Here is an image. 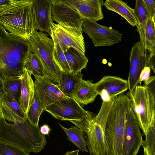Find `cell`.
Instances as JSON below:
<instances>
[{"label":"cell","instance_id":"obj_32","mask_svg":"<svg viewBox=\"0 0 155 155\" xmlns=\"http://www.w3.org/2000/svg\"><path fill=\"white\" fill-rule=\"evenodd\" d=\"M0 154L2 155H30L20 147L0 139Z\"/></svg>","mask_w":155,"mask_h":155},{"label":"cell","instance_id":"obj_1","mask_svg":"<svg viewBox=\"0 0 155 155\" xmlns=\"http://www.w3.org/2000/svg\"><path fill=\"white\" fill-rule=\"evenodd\" d=\"M31 51L29 41L8 32L0 23V75L21 76Z\"/></svg>","mask_w":155,"mask_h":155},{"label":"cell","instance_id":"obj_23","mask_svg":"<svg viewBox=\"0 0 155 155\" xmlns=\"http://www.w3.org/2000/svg\"><path fill=\"white\" fill-rule=\"evenodd\" d=\"M137 19L136 25L140 37L139 41L144 48L145 28L148 19L150 18L143 0H136L134 9Z\"/></svg>","mask_w":155,"mask_h":155},{"label":"cell","instance_id":"obj_4","mask_svg":"<svg viewBox=\"0 0 155 155\" xmlns=\"http://www.w3.org/2000/svg\"><path fill=\"white\" fill-rule=\"evenodd\" d=\"M130 107L124 93L114 99L108 115L105 128L110 155H123V145L126 116Z\"/></svg>","mask_w":155,"mask_h":155},{"label":"cell","instance_id":"obj_7","mask_svg":"<svg viewBox=\"0 0 155 155\" xmlns=\"http://www.w3.org/2000/svg\"><path fill=\"white\" fill-rule=\"evenodd\" d=\"M53 21L71 34L83 37L82 25L84 19L69 0H51Z\"/></svg>","mask_w":155,"mask_h":155},{"label":"cell","instance_id":"obj_12","mask_svg":"<svg viewBox=\"0 0 155 155\" xmlns=\"http://www.w3.org/2000/svg\"><path fill=\"white\" fill-rule=\"evenodd\" d=\"M94 85L98 95L105 101L114 99L128 88L127 80L117 76H105Z\"/></svg>","mask_w":155,"mask_h":155},{"label":"cell","instance_id":"obj_5","mask_svg":"<svg viewBox=\"0 0 155 155\" xmlns=\"http://www.w3.org/2000/svg\"><path fill=\"white\" fill-rule=\"evenodd\" d=\"M33 0H23L0 13V23L9 32L28 40L37 29Z\"/></svg>","mask_w":155,"mask_h":155},{"label":"cell","instance_id":"obj_34","mask_svg":"<svg viewBox=\"0 0 155 155\" xmlns=\"http://www.w3.org/2000/svg\"><path fill=\"white\" fill-rule=\"evenodd\" d=\"M23 0H0V13L9 7L21 2Z\"/></svg>","mask_w":155,"mask_h":155},{"label":"cell","instance_id":"obj_40","mask_svg":"<svg viewBox=\"0 0 155 155\" xmlns=\"http://www.w3.org/2000/svg\"><path fill=\"white\" fill-rule=\"evenodd\" d=\"M79 150H77L67 152L64 155H78Z\"/></svg>","mask_w":155,"mask_h":155},{"label":"cell","instance_id":"obj_18","mask_svg":"<svg viewBox=\"0 0 155 155\" xmlns=\"http://www.w3.org/2000/svg\"><path fill=\"white\" fill-rule=\"evenodd\" d=\"M84 19L97 22L104 16L103 0H69Z\"/></svg>","mask_w":155,"mask_h":155},{"label":"cell","instance_id":"obj_29","mask_svg":"<svg viewBox=\"0 0 155 155\" xmlns=\"http://www.w3.org/2000/svg\"><path fill=\"white\" fill-rule=\"evenodd\" d=\"M146 138L142 145L144 155H155V118L151 122Z\"/></svg>","mask_w":155,"mask_h":155},{"label":"cell","instance_id":"obj_19","mask_svg":"<svg viewBox=\"0 0 155 155\" xmlns=\"http://www.w3.org/2000/svg\"><path fill=\"white\" fill-rule=\"evenodd\" d=\"M34 100V82L31 74L25 67L21 80L19 103L21 108L26 114Z\"/></svg>","mask_w":155,"mask_h":155},{"label":"cell","instance_id":"obj_22","mask_svg":"<svg viewBox=\"0 0 155 155\" xmlns=\"http://www.w3.org/2000/svg\"><path fill=\"white\" fill-rule=\"evenodd\" d=\"M83 76L81 72L74 74L61 72L60 81L56 85L64 95L71 97L82 79Z\"/></svg>","mask_w":155,"mask_h":155},{"label":"cell","instance_id":"obj_9","mask_svg":"<svg viewBox=\"0 0 155 155\" xmlns=\"http://www.w3.org/2000/svg\"><path fill=\"white\" fill-rule=\"evenodd\" d=\"M44 111L56 119L71 122L91 119L94 117L91 112L84 110L73 98L67 97L49 105Z\"/></svg>","mask_w":155,"mask_h":155},{"label":"cell","instance_id":"obj_30","mask_svg":"<svg viewBox=\"0 0 155 155\" xmlns=\"http://www.w3.org/2000/svg\"><path fill=\"white\" fill-rule=\"evenodd\" d=\"M38 93L34 89V100L27 114V117L34 125L38 127L40 116L43 112Z\"/></svg>","mask_w":155,"mask_h":155},{"label":"cell","instance_id":"obj_25","mask_svg":"<svg viewBox=\"0 0 155 155\" xmlns=\"http://www.w3.org/2000/svg\"><path fill=\"white\" fill-rule=\"evenodd\" d=\"M58 124L65 132L68 139L79 150L82 152H89L86 147L87 143L83 132L81 129L76 125L72 126L68 128L60 124Z\"/></svg>","mask_w":155,"mask_h":155},{"label":"cell","instance_id":"obj_13","mask_svg":"<svg viewBox=\"0 0 155 155\" xmlns=\"http://www.w3.org/2000/svg\"><path fill=\"white\" fill-rule=\"evenodd\" d=\"M147 54L140 41L134 44L129 58L130 69L127 80L129 91H132L139 84L140 74L146 66Z\"/></svg>","mask_w":155,"mask_h":155},{"label":"cell","instance_id":"obj_15","mask_svg":"<svg viewBox=\"0 0 155 155\" xmlns=\"http://www.w3.org/2000/svg\"><path fill=\"white\" fill-rule=\"evenodd\" d=\"M34 89L37 91L43 111L49 105L67 96L55 84L45 77H34Z\"/></svg>","mask_w":155,"mask_h":155},{"label":"cell","instance_id":"obj_11","mask_svg":"<svg viewBox=\"0 0 155 155\" xmlns=\"http://www.w3.org/2000/svg\"><path fill=\"white\" fill-rule=\"evenodd\" d=\"M137 120L130 106L125 121L123 155H137L142 145V134Z\"/></svg>","mask_w":155,"mask_h":155},{"label":"cell","instance_id":"obj_20","mask_svg":"<svg viewBox=\"0 0 155 155\" xmlns=\"http://www.w3.org/2000/svg\"><path fill=\"white\" fill-rule=\"evenodd\" d=\"M97 95L94 83L91 81L82 79L71 97L83 107L94 102Z\"/></svg>","mask_w":155,"mask_h":155},{"label":"cell","instance_id":"obj_2","mask_svg":"<svg viewBox=\"0 0 155 155\" xmlns=\"http://www.w3.org/2000/svg\"><path fill=\"white\" fill-rule=\"evenodd\" d=\"M0 139L28 153L40 152L47 143L45 136L41 133L38 126L33 124L27 118L21 123H8L0 109Z\"/></svg>","mask_w":155,"mask_h":155},{"label":"cell","instance_id":"obj_10","mask_svg":"<svg viewBox=\"0 0 155 155\" xmlns=\"http://www.w3.org/2000/svg\"><path fill=\"white\" fill-rule=\"evenodd\" d=\"M83 31L91 39L94 47L110 46L120 42L122 34L111 26L107 27L97 22L84 19Z\"/></svg>","mask_w":155,"mask_h":155},{"label":"cell","instance_id":"obj_39","mask_svg":"<svg viewBox=\"0 0 155 155\" xmlns=\"http://www.w3.org/2000/svg\"><path fill=\"white\" fill-rule=\"evenodd\" d=\"M3 81L0 75V98L2 96L4 92Z\"/></svg>","mask_w":155,"mask_h":155},{"label":"cell","instance_id":"obj_16","mask_svg":"<svg viewBox=\"0 0 155 155\" xmlns=\"http://www.w3.org/2000/svg\"><path fill=\"white\" fill-rule=\"evenodd\" d=\"M0 98V109L5 119L10 122L21 123L27 119V114L12 95L4 91Z\"/></svg>","mask_w":155,"mask_h":155},{"label":"cell","instance_id":"obj_3","mask_svg":"<svg viewBox=\"0 0 155 155\" xmlns=\"http://www.w3.org/2000/svg\"><path fill=\"white\" fill-rule=\"evenodd\" d=\"M114 99L102 101L99 113L93 119L71 122L83 132L90 155H110L105 128L107 117Z\"/></svg>","mask_w":155,"mask_h":155},{"label":"cell","instance_id":"obj_36","mask_svg":"<svg viewBox=\"0 0 155 155\" xmlns=\"http://www.w3.org/2000/svg\"><path fill=\"white\" fill-rule=\"evenodd\" d=\"M151 68L149 66H145L142 71L140 76L139 84L142 81H146L150 78Z\"/></svg>","mask_w":155,"mask_h":155},{"label":"cell","instance_id":"obj_26","mask_svg":"<svg viewBox=\"0 0 155 155\" xmlns=\"http://www.w3.org/2000/svg\"><path fill=\"white\" fill-rule=\"evenodd\" d=\"M21 77L22 75L11 77H6L3 81L4 91L11 94L19 104Z\"/></svg>","mask_w":155,"mask_h":155},{"label":"cell","instance_id":"obj_28","mask_svg":"<svg viewBox=\"0 0 155 155\" xmlns=\"http://www.w3.org/2000/svg\"><path fill=\"white\" fill-rule=\"evenodd\" d=\"M25 67L34 77L47 78L41 61L36 55L31 52L27 60Z\"/></svg>","mask_w":155,"mask_h":155},{"label":"cell","instance_id":"obj_41","mask_svg":"<svg viewBox=\"0 0 155 155\" xmlns=\"http://www.w3.org/2000/svg\"><path fill=\"white\" fill-rule=\"evenodd\" d=\"M0 155H1V154H0Z\"/></svg>","mask_w":155,"mask_h":155},{"label":"cell","instance_id":"obj_14","mask_svg":"<svg viewBox=\"0 0 155 155\" xmlns=\"http://www.w3.org/2000/svg\"><path fill=\"white\" fill-rule=\"evenodd\" d=\"M54 43L58 44L64 52L69 48L85 54L86 49L84 38L75 36L58 24L53 23L49 34Z\"/></svg>","mask_w":155,"mask_h":155},{"label":"cell","instance_id":"obj_31","mask_svg":"<svg viewBox=\"0 0 155 155\" xmlns=\"http://www.w3.org/2000/svg\"><path fill=\"white\" fill-rule=\"evenodd\" d=\"M54 44L52 55L54 62L61 72L67 73H71L64 52L58 44Z\"/></svg>","mask_w":155,"mask_h":155},{"label":"cell","instance_id":"obj_33","mask_svg":"<svg viewBox=\"0 0 155 155\" xmlns=\"http://www.w3.org/2000/svg\"><path fill=\"white\" fill-rule=\"evenodd\" d=\"M144 85L147 86L150 102L151 121L155 118V77L150 76L146 81H144Z\"/></svg>","mask_w":155,"mask_h":155},{"label":"cell","instance_id":"obj_17","mask_svg":"<svg viewBox=\"0 0 155 155\" xmlns=\"http://www.w3.org/2000/svg\"><path fill=\"white\" fill-rule=\"evenodd\" d=\"M51 0H33V9L37 29L50 33L53 23L51 15Z\"/></svg>","mask_w":155,"mask_h":155},{"label":"cell","instance_id":"obj_27","mask_svg":"<svg viewBox=\"0 0 155 155\" xmlns=\"http://www.w3.org/2000/svg\"><path fill=\"white\" fill-rule=\"evenodd\" d=\"M155 18H149L145 33V50L149 54L155 53Z\"/></svg>","mask_w":155,"mask_h":155},{"label":"cell","instance_id":"obj_24","mask_svg":"<svg viewBox=\"0 0 155 155\" xmlns=\"http://www.w3.org/2000/svg\"><path fill=\"white\" fill-rule=\"evenodd\" d=\"M71 73L77 74L86 69L88 60L84 54L69 48L64 52Z\"/></svg>","mask_w":155,"mask_h":155},{"label":"cell","instance_id":"obj_6","mask_svg":"<svg viewBox=\"0 0 155 155\" xmlns=\"http://www.w3.org/2000/svg\"><path fill=\"white\" fill-rule=\"evenodd\" d=\"M28 40L31 52L36 55L41 61L47 78L54 82H59L61 71L53 59L54 44L53 40L47 34L37 31Z\"/></svg>","mask_w":155,"mask_h":155},{"label":"cell","instance_id":"obj_8","mask_svg":"<svg viewBox=\"0 0 155 155\" xmlns=\"http://www.w3.org/2000/svg\"><path fill=\"white\" fill-rule=\"evenodd\" d=\"M126 95L129 98L130 106L146 137L151 123L150 102L147 87L145 85H138Z\"/></svg>","mask_w":155,"mask_h":155},{"label":"cell","instance_id":"obj_37","mask_svg":"<svg viewBox=\"0 0 155 155\" xmlns=\"http://www.w3.org/2000/svg\"><path fill=\"white\" fill-rule=\"evenodd\" d=\"M155 53L147 54L146 66H149L155 73Z\"/></svg>","mask_w":155,"mask_h":155},{"label":"cell","instance_id":"obj_38","mask_svg":"<svg viewBox=\"0 0 155 155\" xmlns=\"http://www.w3.org/2000/svg\"><path fill=\"white\" fill-rule=\"evenodd\" d=\"M39 129L41 133L45 135H48L51 130L49 126L46 124L41 126Z\"/></svg>","mask_w":155,"mask_h":155},{"label":"cell","instance_id":"obj_21","mask_svg":"<svg viewBox=\"0 0 155 155\" xmlns=\"http://www.w3.org/2000/svg\"><path fill=\"white\" fill-rule=\"evenodd\" d=\"M108 10L116 12L133 27L136 26L137 19L134 9L121 0H106L103 4Z\"/></svg>","mask_w":155,"mask_h":155},{"label":"cell","instance_id":"obj_35","mask_svg":"<svg viewBox=\"0 0 155 155\" xmlns=\"http://www.w3.org/2000/svg\"><path fill=\"white\" fill-rule=\"evenodd\" d=\"M150 18H155V0H143Z\"/></svg>","mask_w":155,"mask_h":155}]
</instances>
